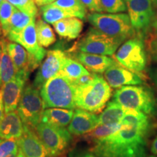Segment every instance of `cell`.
<instances>
[{
	"mask_svg": "<svg viewBox=\"0 0 157 157\" xmlns=\"http://www.w3.org/2000/svg\"><path fill=\"white\" fill-rule=\"evenodd\" d=\"M149 132L122 125L116 132L90 143V151L98 157H146Z\"/></svg>",
	"mask_w": 157,
	"mask_h": 157,
	"instance_id": "cell-1",
	"label": "cell"
},
{
	"mask_svg": "<svg viewBox=\"0 0 157 157\" xmlns=\"http://www.w3.org/2000/svg\"><path fill=\"white\" fill-rule=\"evenodd\" d=\"M76 85L60 73L51 78L40 90L44 109L49 108L76 109Z\"/></svg>",
	"mask_w": 157,
	"mask_h": 157,
	"instance_id": "cell-2",
	"label": "cell"
},
{
	"mask_svg": "<svg viewBox=\"0 0 157 157\" xmlns=\"http://www.w3.org/2000/svg\"><path fill=\"white\" fill-rule=\"evenodd\" d=\"M111 94V87L106 80L95 74L91 82L76 87V106L93 113H100L105 107Z\"/></svg>",
	"mask_w": 157,
	"mask_h": 157,
	"instance_id": "cell-3",
	"label": "cell"
},
{
	"mask_svg": "<svg viewBox=\"0 0 157 157\" xmlns=\"http://www.w3.org/2000/svg\"><path fill=\"white\" fill-rule=\"evenodd\" d=\"M113 101L126 110L141 111L148 115L156 112V100L150 88L143 85L124 86L116 90Z\"/></svg>",
	"mask_w": 157,
	"mask_h": 157,
	"instance_id": "cell-4",
	"label": "cell"
},
{
	"mask_svg": "<svg viewBox=\"0 0 157 157\" xmlns=\"http://www.w3.org/2000/svg\"><path fill=\"white\" fill-rule=\"evenodd\" d=\"M87 20L93 28L109 36L124 40L135 36V31L127 13H93L88 15Z\"/></svg>",
	"mask_w": 157,
	"mask_h": 157,
	"instance_id": "cell-5",
	"label": "cell"
},
{
	"mask_svg": "<svg viewBox=\"0 0 157 157\" xmlns=\"http://www.w3.org/2000/svg\"><path fill=\"white\" fill-rule=\"evenodd\" d=\"M121 66L137 74L146 70L147 56L143 37L136 36L124 42L114 55Z\"/></svg>",
	"mask_w": 157,
	"mask_h": 157,
	"instance_id": "cell-6",
	"label": "cell"
},
{
	"mask_svg": "<svg viewBox=\"0 0 157 157\" xmlns=\"http://www.w3.org/2000/svg\"><path fill=\"white\" fill-rule=\"evenodd\" d=\"M44 111V103L39 90L33 84L25 85L17 109L23 125L35 129L42 121Z\"/></svg>",
	"mask_w": 157,
	"mask_h": 157,
	"instance_id": "cell-7",
	"label": "cell"
},
{
	"mask_svg": "<svg viewBox=\"0 0 157 157\" xmlns=\"http://www.w3.org/2000/svg\"><path fill=\"white\" fill-rule=\"evenodd\" d=\"M124 41L123 39L109 36L95 28H92L75 48L82 52L113 56Z\"/></svg>",
	"mask_w": 157,
	"mask_h": 157,
	"instance_id": "cell-8",
	"label": "cell"
},
{
	"mask_svg": "<svg viewBox=\"0 0 157 157\" xmlns=\"http://www.w3.org/2000/svg\"><path fill=\"white\" fill-rule=\"evenodd\" d=\"M34 130L51 157L66 153L72 140V135L68 129L41 121Z\"/></svg>",
	"mask_w": 157,
	"mask_h": 157,
	"instance_id": "cell-9",
	"label": "cell"
},
{
	"mask_svg": "<svg viewBox=\"0 0 157 157\" xmlns=\"http://www.w3.org/2000/svg\"><path fill=\"white\" fill-rule=\"evenodd\" d=\"M7 38L11 42L21 44L28 52V69L30 73L40 66L46 55V50L39 44L37 39L36 19L31 21L19 34L12 35Z\"/></svg>",
	"mask_w": 157,
	"mask_h": 157,
	"instance_id": "cell-10",
	"label": "cell"
},
{
	"mask_svg": "<svg viewBox=\"0 0 157 157\" xmlns=\"http://www.w3.org/2000/svg\"><path fill=\"white\" fill-rule=\"evenodd\" d=\"M125 2L135 34L143 37L151 29L156 13L152 0H128Z\"/></svg>",
	"mask_w": 157,
	"mask_h": 157,
	"instance_id": "cell-11",
	"label": "cell"
},
{
	"mask_svg": "<svg viewBox=\"0 0 157 157\" xmlns=\"http://www.w3.org/2000/svg\"><path fill=\"white\" fill-rule=\"evenodd\" d=\"M29 74L30 72L27 71H17L10 81L2 85V90L5 113L17 110Z\"/></svg>",
	"mask_w": 157,
	"mask_h": 157,
	"instance_id": "cell-12",
	"label": "cell"
},
{
	"mask_svg": "<svg viewBox=\"0 0 157 157\" xmlns=\"http://www.w3.org/2000/svg\"><path fill=\"white\" fill-rule=\"evenodd\" d=\"M66 57L62 50H49L35 76L33 86L37 90H41L49 79L60 73Z\"/></svg>",
	"mask_w": 157,
	"mask_h": 157,
	"instance_id": "cell-13",
	"label": "cell"
},
{
	"mask_svg": "<svg viewBox=\"0 0 157 157\" xmlns=\"http://www.w3.org/2000/svg\"><path fill=\"white\" fill-rule=\"evenodd\" d=\"M104 77L112 88H120L127 85H142L143 84L140 74L127 69L117 61L104 72Z\"/></svg>",
	"mask_w": 157,
	"mask_h": 157,
	"instance_id": "cell-14",
	"label": "cell"
},
{
	"mask_svg": "<svg viewBox=\"0 0 157 157\" xmlns=\"http://www.w3.org/2000/svg\"><path fill=\"white\" fill-rule=\"evenodd\" d=\"M17 143L25 157H51L34 129L24 126V132L17 139Z\"/></svg>",
	"mask_w": 157,
	"mask_h": 157,
	"instance_id": "cell-15",
	"label": "cell"
},
{
	"mask_svg": "<svg viewBox=\"0 0 157 157\" xmlns=\"http://www.w3.org/2000/svg\"><path fill=\"white\" fill-rule=\"evenodd\" d=\"M98 126V116L95 113L76 108L74 110L72 120L68 126V130L72 135L81 136L91 132Z\"/></svg>",
	"mask_w": 157,
	"mask_h": 157,
	"instance_id": "cell-16",
	"label": "cell"
},
{
	"mask_svg": "<svg viewBox=\"0 0 157 157\" xmlns=\"http://www.w3.org/2000/svg\"><path fill=\"white\" fill-rule=\"evenodd\" d=\"M76 60L83 65L87 71L94 74H103L116 60L106 56L87 53V52H76L73 56Z\"/></svg>",
	"mask_w": 157,
	"mask_h": 157,
	"instance_id": "cell-17",
	"label": "cell"
},
{
	"mask_svg": "<svg viewBox=\"0 0 157 157\" xmlns=\"http://www.w3.org/2000/svg\"><path fill=\"white\" fill-rule=\"evenodd\" d=\"M24 132V125L17 111L6 113L0 122V139H19Z\"/></svg>",
	"mask_w": 157,
	"mask_h": 157,
	"instance_id": "cell-18",
	"label": "cell"
},
{
	"mask_svg": "<svg viewBox=\"0 0 157 157\" xmlns=\"http://www.w3.org/2000/svg\"><path fill=\"white\" fill-rule=\"evenodd\" d=\"M74 113V111L72 109L49 108L44 109L42 121L56 127L66 128L71 121Z\"/></svg>",
	"mask_w": 157,
	"mask_h": 157,
	"instance_id": "cell-19",
	"label": "cell"
},
{
	"mask_svg": "<svg viewBox=\"0 0 157 157\" xmlns=\"http://www.w3.org/2000/svg\"><path fill=\"white\" fill-rule=\"evenodd\" d=\"M126 111V109L112 100L108 103L105 109L98 116L99 125L120 124Z\"/></svg>",
	"mask_w": 157,
	"mask_h": 157,
	"instance_id": "cell-20",
	"label": "cell"
},
{
	"mask_svg": "<svg viewBox=\"0 0 157 157\" xmlns=\"http://www.w3.org/2000/svg\"><path fill=\"white\" fill-rule=\"evenodd\" d=\"M7 50L13 60L16 72L27 71L29 64V53L26 50L21 44L15 42H7Z\"/></svg>",
	"mask_w": 157,
	"mask_h": 157,
	"instance_id": "cell-21",
	"label": "cell"
},
{
	"mask_svg": "<svg viewBox=\"0 0 157 157\" xmlns=\"http://www.w3.org/2000/svg\"><path fill=\"white\" fill-rule=\"evenodd\" d=\"M2 48V58H1V78L2 85L7 83L14 77L16 74V68L14 63L10 56L7 50V41L4 39H0Z\"/></svg>",
	"mask_w": 157,
	"mask_h": 157,
	"instance_id": "cell-22",
	"label": "cell"
},
{
	"mask_svg": "<svg viewBox=\"0 0 157 157\" xmlns=\"http://www.w3.org/2000/svg\"><path fill=\"white\" fill-rule=\"evenodd\" d=\"M124 126H130L151 130V124L146 113L134 110H127L120 121Z\"/></svg>",
	"mask_w": 157,
	"mask_h": 157,
	"instance_id": "cell-23",
	"label": "cell"
},
{
	"mask_svg": "<svg viewBox=\"0 0 157 157\" xmlns=\"http://www.w3.org/2000/svg\"><path fill=\"white\" fill-rule=\"evenodd\" d=\"M60 73L73 82L82 76L90 74L83 65L67 56L65 58Z\"/></svg>",
	"mask_w": 157,
	"mask_h": 157,
	"instance_id": "cell-24",
	"label": "cell"
},
{
	"mask_svg": "<svg viewBox=\"0 0 157 157\" xmlns=\"http://www.w3.org/2000/svg\"><path fill=\"white\" fill-rule=\"evenodd\" d=\"M34 19H36V17H31L29 15L26 14V13L19 10L18 9L15 7L13 15L11 17L8 32H7L6 37L19 34Z\"/></svg>",
	"mask_w": 157,
	"mask_h": 157,
	"instance_id": "cell-25",
	"label": "cell"
},
{
	"mask_svg": "<svg viewBox=\"0 0 157 157\" xmlns=\"http://www.w3.org/2000/svg\"><path fill=\"white\" fill-rule=\"evenodd\" d=\"M41 13L43 20L50 24H54L60 20L74 17L70 12L54 5L53 4L41 7Z\"/></svg>",
	"mask_w": 157,
	"mask_h": 157,
	"instance_id": "cell-26",
	"label": "cell"
},
{
	"mask_svg": "<svg viewBox=\"0 0 157 157\" xmlns=\"http://www.w3.org/2000/svg\"><path fill=\"white\" fill-rule=\"evenodd\" d=\"M36 36L39 44L43 48H48L56 41L55 33L48 23L39 19L36 23Z\"/></svg>",
	"mask_w": 157,
	"mask_h": 157,
	"instance_id": "cell-27",
	"label": "cell"
},
{
	"mask_svg": "<svg viewBox=\"0 0 157 157\" xmlns=\"http://www.w3.org/2000/svg\"><path fill=\"white\" fill-rule=\"evenodd\" d=\"M122 125L121 124H102L94 129L93 131L84 135L83 139L90 144L95 141L100 140L109 135L113 134L119 130Z\"/></svg>",
	"mask_w": 157,
	"mask_h": 157,
	"instance_id": "cell-28",
	"label": "cell"
},
{
	"mask_svg": "<svg viewBox=\"0 0 157 157\" xmlns=\"http://www.w3.org/2000/svg\"><path fill=\"white\" fill-rule=\"evenodd\" d=\"M52 4L70 12L74 17L82 20L86 18L87 7L80 0H56Z\"/></svg>",
	"mask_w": 157,
	"mask_h": 157,
	"instance_id": "cell-29",
	"label": "cell"
},
{
	"mask_svg": "<svg viewBox=\"0 0 157 157\" xmlns=\"http://www.w3.org/2000/svg\"><path fill=\"white\" fill-rule=\"evenodd\" d=\"M15 9V7L10 3L7 0L2 1L0 5V25L2 34L5 36H7L8 32L10 22Z\"/></svg>",
	"mask_w": 157,
	"mask_h": 157,
	"instance_id": "cell-30",
	"label": "cell"
},
{
	"mask_svg": "<svg viewBox=\"0 0 157 157\" xmlns=\"http://www.w3.org/2000/svg\"><path fill=\"white\" fill-rule=\"evenodd\" d=\"M66 39H74L79 36L83 29V22L78 17L66 18Z\"/></svg>",
	"mask_w": 157,
	"mask_h": 157,
	"instance_id": "cell-31",
	"label": "cell"
},
{
	"mask_svg": "<svg viewBox=\"0 0 157 157\" xmlns=\"http://www.w3.org/2000/svg\"><path fill=\"white\" fill-rule=\"evenodd\" d=\"M14 7L23 13L31 17H36L38 15V9L34 0H7Z\"/></svg>",
	"mask_w": 157,
	"mask_h": 157,
	"instance_id": "cell-32",
	"label": "cell"
},
{
	"mask_svg": "<svg viewBox=\"0 0 157 157\" xmlns=\"http://www.w3.org/2000/svg\"><path fill=\"white\" fill-rule=\"evenodd\" d=\"M103 11L108 13H119L127 10L124 0H101Z\"/></svg>",
	"mask_w": 157,
	"mask_h": 157,
	"instance_id": "cell-33",
	"label": "cell"
},
{
	"mask_svg": "<svg viewBox=\"0 0 157 157\" xmlns=\"http://www.w3.org/2000/svg\"><path fill=\"white\" fill-rule=\"evenodd\" d=\"M19 147L17 139H0V157H7L15 151Z\"/></svg>",
	"mask_w": 157,
	"mask_h": 157,
	"instance_id": "cell-34",
	"label": "cell"
},
{
	"mask_svg": "<svg viewBox=\"0 0 157 157\" xmlns=\"http://www.w3.org/2000/svg\"><path fill=\"white\" fill-rule=\"evenodd\" d=\"M84 5L91 12L102 13L103 12L101 0H80Z\"/></svg>",
	"mask_w": 157,
	"mask_h": 157,
	"instance_id": "cell-35",
	"label": "cell"
},
{
	"mask_svg": "<svg viewBox=\"0 0 157 157\" xmlns=\"http://www.w3.org/2000/svg\"><path fill=\"white\" fill-rule=\"evenodd\" d=\"M149 53H150L151 60L154 62L157 63V39H152L149 42L148 46Z\"/></svg>",
	"mask_w": 157,
	"mask_h": 157,
	"instance_id": "cell-36",
	"label": "cell"
},
{
	"mask_svg": "<svg viewBox=\"0 0 157 157\" xmlns=\"http://www.w3.org/2000/svg\"><path fill=\"white\" fill-rule=\"evenodd\" d=\"M95 76V74L94 73H90V74H87V75H84L79 77L77 79L74 81L73 82L74 84L76 85V87L77 86H82V85H84V84H87L89 83L93 80V78Z\"/></svg>",
	"mask_w": 157,
	"mask_h": 157,
	"instance_id": "cell-37",
	"label": "cell"
},
{
	"mask_svg": "<svg viewBox=\"0 0 157 157\" xmlns=\"http://www.w3.org/2000/svg\"><path fill=\"white\" fill-rule=\"evenodd\" d=\"M5 105H4L3 96H2V90L0 89V122L5 117Z\"/></svg>",
	"mask_w": 157,
	"mask_h": 157,
	"instance_id": "cell-38",
	"label": "cell"
},
{
	"mask_svg": "<svg viewBox=\"0 0 157 157\" xmlns=\"http://www.w3.org/2000/svg\"><path fill=\"white\" fill-rule=\"evenodd\" d=\"M151 29L153 36H154V38L153 39H157V12L156 13V15H155L154 21L152 23Z\"/></svg>",
	"mask_w": 157,
	"mask_h": 157,
	"instance_id": "cell-39",
	"label": "cell"
},
{
	"mask_svg": "<svg viewBox=\"0 0 157 157\" xmlns=\"http://www.w3.org/2000/svg\"><path fill=\"white\" fill-rule=\"evenodd\" d=\"M35 4L39 7H43L44 5H50V4L53 3L56 0H34Z\"/></svg>",
	"mask_w": 157,
	"mask_h": 157,
	"instance_id": "cell-40",
	"label": "cell"
},
{
	"mask_svg": "<svg viewBox=\"0 0 157 157\" xmlns=\"http://www.w3.org/2000/svg\"><path fill=\"white\" fill-rule=\"evenodd\" d=\"M150 76L152 82H154L155 86L157 87V68L150 71Z\"/></svg>",
	"mask_w": 157,
	"mask_h": 157,
	"instance_id": "cell-41",
	"label": "cell"
},
{
	"mask_svg": "<svg viewBox=\"0 0 157 157\" xmlns=\"http://www.w3.org/2000/svg\"><path fill=\"white\" fill-rule=\"evenodd\" d=\"M151 151L152 154L157 156V135L152 140L151 145Z\"/></svg>",
	"mask_w": 157,
	"mask_h": 157,
	"instance_id": "cell-42",
	"label": "cell"
},
{
	"mask_svg": "<svg viewBox=\"0 0 157 157\" xmlns=\"http://www.w3.org/2000/svg\"><path fill=\"white\" fill-rule=\"evenodd\" d=\"M1 58H2V48H1V43H0V66H1ZM2 87V82L1 78V68H0V89Z\"/></svg>",
	"mask_w": 157,
	"mask_h": 157,
	"instance_id": "cell-43",
	"label": "cell"
},
{
	"mask_svg": "<svg viewBox=\"0 0 157 157\" xmlns=\"http://www.w3.org/2000/svg\"><path fill=\"white\" fill-rule=\"evenodd\" d=\"M80 157H98V156H95V155L93 154H87L84 155V156H80Z\"/></svg>",
	"mask_w": 157,
	"mask_h": 157,
	"instance_id": "cell-44",
	"label": "cell"
},
{
	"mask_svg": "<svg viewBox=\"0 0 157 157\" xmlns=\"http://www.w3.org/2000/svg\"><path fill=\"white\" fill-rule=\"evenodd\" d=\"M18 151H15L14 153H13V154L10 155V156H8L7 157H16L17 155V153H18Z\"/></svg>",
	"mask_w": 157,
	"mask_h": 157,
	"instance_id": "cell-45",
	"label": "cell"
},
{
	"mask_svg": "<svg viewBox=\"0 0 157 157\" xmlns=\"http://www.w3.org/2000/svg\"><path fill=\"white\" fill-rule=\"evenodd\" d=\"M16 157H25V156H23V154H22V153H21V151H19L18 153H17V155Z\"/></svg>",
	"mask_w": 157,
	"mask_h": 157,
	"instance_id": "cell-46",
	"label": "cell"
},
{
	"mask_svg": "<svg viewBox=\"0 0 157 157\" xmlns=\"http://www.w3.org/2000/svg\"><path fill=\"white\" fill-rule=\"evenodd\" d=\"M54 157H67V156H66V153H65V154L58 155V156H54Z\"/></svg>",
	"mask_w": 157,
	"mask_h": 157,
	"instance_id": "cell-47",
	"label": "cell"
},
{
	"mask_svg": "<svg viewBox=\"0 0 157 157\" xmlns=\"http://www.w3.org/2000/svg\"><path fill=\"white\" fill-rule=\"evenodd\" d=\"M152 2L153 3H154L155 7H156L157 8V0H152Z\"/></svg>",
	"mask_w": 157,
	"mask_h": 157,
	"instance_id": "cell-48",
	"label": "cell"
},
{
	"mask_svg": "<svg viewBox=\"0 0 157 157\" xmlns=\"http://www.w3.org/2000/svg\"><path fill=\"white\" fill-rule=\"evenodd\" d=\"M148 157H157L156 155H152V156H149Z\"/></svg>",
	"mask_w": 157,
	"mask_h": 157,
	"instance_id": "cell-49",
	"label": "cell"
},
{
	"mask_svg": "<svg viewBox=\"0 0 157 157\" xmlns=\"http://www.w3.org/2000/svg\"><path fill=\"white\" fill-rule=\"evenodd\" d=\"M2 32V29H1V27H0V34H1Z\"/></svg>",
	"mask_w": 157,
	"mask_h": 157,
	"instance_id": "cell-50",
	"label": "cell"
},
{
	"mask_svg": "<svg viewBox=\"0 0 157 157\" xmlns=\"http://www.w3.org/2000/svg\"><path fill=\"white\" fill-rule=\"evenodd\" d=\"M2 0H0V5H1V2H2ZM0 27H1V25H0ZM2 29V28H1Z\"/></svg>",
	"mask_w": 157,
	"mask_h": 157,
	"instance_id": "cell-51",
	"label": "cell"
},
{
	"mask_svg": "<svg viewBox=\"0 0 157 157\" xmlns=\"http://www.w3.org/2000/svg\"><path fill=\"white\" fill-rule=\"evenodd\" d=\"M124 1H125V2H126V1H128V0H124Z\"/></svg>",
	"mask_w": 157,
	"mask_h": 157,
	"instance_id": "cell-52",
	"label": "cell"
},
{
	"mask_svg": "<svg viewBox=\"0 0 157 157\" xmlns=\"http://www.w3.org/2000/svg\"><path fill=\"white\" fill-rule=\"evenodd\" d=\"M156 103H157V98H156Z\"/></svg>",
	"mask_w": 157,
	"mask_h": 157,
	"instance_id": "cell-53",
	"label": "cell"
}]
</instances>
